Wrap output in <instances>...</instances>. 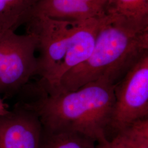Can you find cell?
Segmentation results:
<instances>
[{
  "label": "cell",
  "mask_w": 148,
  "mask_h": 148,
  "mask_svg": "<svg viewBox=\"0 0 148 148\" xmlns=\"http://www.w3.org/2000/svg\"><path fill=\"white\" fill-rule=\"evenodd\" d=\"M114 88V85L98 79L75 90L40 94L21 106L37 115L46 131L79 133L104 145L109 140L106 131L115 102Z\"/></svg>",
  "instance_id": "obj_1"
},
{
  "label": "cell",
  "mask_w": 148,
  "mask_h": 148,
  "mask_svg": "<svg viewBox=\"0 0 148 148\" xmlns=\"http://www.w3.org/2000/svg\"><path fill=\"white\" fill-rule=\"evenodd\" d=\"M101 18L76 21L42 15L29 18L27 32L38 40L36 75L40 79L36 88L40 94H57L64 76L90 57Z\"/></svg>",
  "instance_id": "obj_2"
},
{
  "label": "cell",
  "mask_w": 148,
  "mask_h": 148,
  "mask_svg": "<svg viewBox=\"0 0 148 148\" xmlns=\"http://www.w3.org/2000/svg\"><path fill=\"white\" fill-rule=\"evenodd\" d=\"M147 52L148 29L106 14L101 19L90 57L64 76L57 94L98 79L115 85Z\"/></svg>",
  "instance_id": "obj_3"
},
{
  "label": "cell",
  "mask_w": 148,
  "mask_h": 148,
  "mask_svg": "<svg viewBox=\"0 0 148 148\" xmlns=\"http://www.w3.org/2000/svg\"><path fill=\"white\" fill-rule=\"evenodd\" d=\"M37 36L31 32H0V94L14 95L37 75Z\"/></svg>",
  "instance_id": "obj_4"
},
{
  "label": "cell",
  "mask_w": 148,
  "mask_h": 148,
  "mask_svg": "<svg viewBox=\"0 0 148 148\" xmlns=\"http://www.w3.org/2000/svg\"><path fill=\"white\" fill-rule=\"evenodd\" d=\"M114 91L115 102L108 129L116 134L148 118V52L114 85Z\"/></svg>",
  "instance_id": "obj_5"
},
{
  "label": "cell",
  "mask_w": 148,
  "mask_h": 148,
  "mask_svg": "<svg viewBox=\"0 0 148 148\" xmlns=\"http://www.w3.org/2000/svg\"><path fill=\"white\" fill-rule=\"evenodd\" d=\"M42 132L37 115L18 106L0 117V148H38Z\"/></svg>",
  "instance_id": "obj_6"
},
{
  "label": "cell",
  "mask_w": 148,
  "mask_h": 148,
  "mask_svg": "<svg viewBox=\"0 0 148 148\" xmlns=\"http://www.w3.org/2000/svg\"><path fill=\"white\" fill-rule=\"evenodd\" d=\"M106 0H40L32 16L82 21L102 18L106 15Z\"/></svg>",
  "instance_id": "obj_7"
},
{
  "label": "cell",
  "mask_w": 148,
  "mask_h": 148,
  "mask_svg": "<svg viewBox=\"0 0 148 148\" xmlns=\"http://www.w3.org/2000/svg\"><path fill=\"white\" fill-rule=\"evenodd\" d=\"M106 14L139 29H148V0H106Z\"/></svg>",
  "instance_id": "obj_8"
},
{
  "label": "cell",
  "mask_w": 148,
  "mask_h": 148,
  "mask_svg": "<svg viewBox=\"0 0 148 148\" xmlns=\"http://www.w3.org/2000/svg\"><path fill=\"white\" fill-rule=\"evenodd\" d=\"M40 0H0V32L25 24Z\"/></svg>",
  "instance_id": "obj_9"
},
{
  "label": "cell",
  "mask_w": 148,
  "mask_h": 148,
  "mask_svg": "<svg viewBox=\"0 0 148 148\" xmlns=\"http://www.w3.org/2000/svg\"><path fill=\"white\" fill-rule=\"evenodd\" d=\"M97 148H148V118L119 131L111 140Z\"/></svg>",
  "instance_id": "obj_10"
},
{
  "label": "cell",
  "mask_w": 148,
  "mask_h": 148,
  "mask_svg": "<svg viewBox=\"0 0 148 148\" xmlns=\"http://www.w3.org/2000/svg\"><path fill=\"white\" fill-rule=\"evenodd\" d=\"M96 142L79 133L52 132L43 130L38 148H97Z\"/></svg>",
  "instance_id": "obj_11"
},
{
  "label": "cell",
  "mask_w": 148,
  "mask_h": 148,
  "mask_svg": "<svg viewBox=\"0 0 148 148\" xmlns=\"http://www.w3.org/2000/svg\"><path fill=\"white\" fill-rule=\"evenodd\" d=\"M10 112L8 109L7 106H6L3 101L0 98V117L5 115Z\"/></svg>",
  "instance_id": "obj_12"
}]
</instances>
